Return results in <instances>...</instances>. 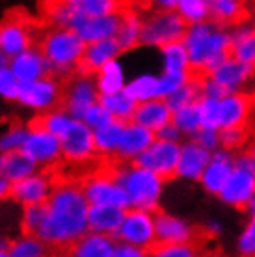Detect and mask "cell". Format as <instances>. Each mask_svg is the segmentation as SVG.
Returning a JSON list of instances; mask_svg holds the SVG:
<instances>
[{
    "instance_id": "cell-57",
    "label": "cell",
    "mask_w": 255,
    "mask_h": 257,
    "mask_svg": "<svg viewBox=\"0 0 255 257\" xmlns=\"http://www.w3.org/2000/svg\"><path fill=\"white\" fill-rule=\"evenodd\" d=\"M246 151H249V155H251V157L255 159V136L251 138V142H249V146L246 148Z\"/></svg>"
},
{
    "instance_id": "cell-23",
    "label": "cell",
    "mask_w": 255,
    "mask_h": 257,
    "mask_svg": "<svg viewBox=\"0 0 255 257\" xmlns=\"http://www.w3.org/2000/svg\"><path fill=\"white\" fill-rule=\"evenodd\" d=\"M119 25H121V12L104 15V17H95V19H86L75 32L88 45V43L104 41V39H115L119 32Z\"/></svg>"
},
{
    "instance_id": "cell-50",
    "label": "cell",
    "mask_w": 255,
    "mask_h": 257,
    "mask_svg": "<svg viewBox=\"0 0 255 257\" xmlns=\"http://www.w3.org/2000/svg\"><path fill=\"white\" fill-rule=\"evenodd\" d=\"M235 170H240V172H248V174L255 175V159L249 155V151H240V153H235Z\"/></svg>"
},
{
    "instance_id": "cell-41",
    "label": "cell",
    "mask_w": 255,
    "mask_h": 257,
    "mask_svg": "<svg viewBox=\"0 0 255 257\" xmlns=\"http://www.w3.org/2000/svg\"><path fill=\"white\" fill-rule=\"evenodd\" d=\"M151 257H207L199 244H157L149 250Z\"/></svg>"
},
{
    "instance_id": "cell-42",
    "label": "cell",
    "mask_w": 255,
    "mask_h": 257,
    "mask_svg": "<svg viewBox=\"0 0 255 257\" xmlns=\"http://www.w3.org/2000/svg\"><path fill=\"white\" fill-rule=\"evenodd\" d=\"M172 123L181 131V135L190 136V140L199 133L201 128V123H199V114H198V104L194 106H188V108H183L173 114Z\"/></svg>"
},
{
    "instance_id": "cell-55",
    "label": "cell",
    "mask_w": 255,
    "mask_h": 257,
    "mask_svg": "<svg viewBox=\"0 0 255 257\" xmlns=\"http://www.w3.org/2000/svg\"><path fill=\"white\" fill-rule=\"evenodd\" d=\"M10 244H12V238L4 235V233H0V251H8L10 250Z\"/></svg>"
},
{
    "instance_id": "cell-26",
    "label": "cell",
    "mask_w": 255,
    "mask_h": 257,
    "mask_svg": "<svg viewBox=\"0 0 255 257\" xmlns=\"http://www.w3.org/2000/svg\"><path fill=\"white\" fill-rule=\"evenodd\" d=\"M211 17L218 28H235L251 19L248 4L236 0H214L211 2Z\"/></svg>"
},
{
    "instance_id": "cell-19",
    "label": "cell",
    "mask_w": 255,
    "mask_h": 257,
    "mask_svg": "<svg viewBox=\"0 0 255 257\" xmlns=\"http://www.w3.org/2000/svg\"><path fill=\"white\" fill-rule=\"evenodd\" d=\"M255 196V175L240 170H233L227 185L223 187L218 198L222 199L225 205L235 207V209H248L249 201Z\"/></svg>"
},
{
    "instance_id": "cell-29",
    "label": "cell",
    "mask_w": 255,
    "mask_h": 257,
    "mask_svg": "<svg viewBox=\"0 0 255 257\" xmlns=\"http://www.w3.org/2000/svg\"><path fill=\"white\" fill-rule=\"evenodd\" d=\"M173 112L170 110L168 103L164 99H155V101H147V103H140L134 110L133 121L142 125V127L149 128V131H160L162 127H166L168 123H172Z\"/></svg>"
},
{
    "instance_id": "cell-36",
    "label": "cell",
    "mask_w": 255,
    "mask_h": 257,
    "mask_svg": "<svg viewBox=\"0 0 255 257\" xmlns=\"http://www.w3.org/2000/svg\"><path fill=\"white\" fill-rule=\"evenodd\" d=\"M160 54H162L164 73H190V60L183 41L160 49Z\"/></svg>"
},
{
    "instance_id": "cell-6",
    "label": "cell",
    "mask_w": 255,
    "mask_h": 257,
    "mask_svg": "<svg viewBox=\"0 0 255 257\" xmlns=\"http://www.w3.org/2000/svg\"><path fill=\"white\" fill-rule=\"evenodd\" d=\"M62 99H64V82L56 77H47L36 82L21 84L17 103L36 112L38 116H43L47 112L60 108Z\"/></svg>"
},
{
    "instance_id": "cell-25",
    "label": "cell",
    "mask_w": 255,
    "mask_h": 257,
    "mask_svg": "<svg viewBox=\"0 0 255 257\" xmlns=\"http://www.w3.org/2000/svg\"><path fill=\"white\" fill-rule=\"evenodd\" d=\"M45 21L51 28H67L77 30L82 25L84 17L78 12L77 0H58V2H47L43 10Z\"/></svg>"
},
{
    "instance_id": "cell-51",
    "label": "cell",
    "mask_w": 255,
    "mask_h": 257,
    "mask_svg": "<svg viewBox=\"0 0 255 257\" xmlns=\"http://www.w3.org/2000/svg\"><path fill=\"white\" fill-rule=\"evenodd\" d=\"M155 136H157V140H162V142H173V144H179V140H181V131H179L173 123H168L166 127H162L160 131H157L155 133Z\"/></svg>"
},
{
    "instance_id": "cell-31",
    "label": "cell",
    "mask_w": 255,
    "mask_h": 257,
    "mask_svg": "<svg viewBox=\"0 0 255 257\" xmlns=\"http://www.w3.org/2000/svg\"><path fill=\"white\" fill-rule=\"evenodd\" d=\"M123 128H125V123L123 121H112L106 127L93 131L95 149L101 159H112V161H115L117 148H119V142H121L123 136Z\"/></svg>"
},
{
    "instance_id": "cell-27",
    "label": "cell",
    "mask_w": 255,
    "mask_h": 257,
    "mask_svg": "<svg viewBox=\"0 0 255 257\" xmlns=\"http://www.w3.org/2000/svg\"><path fill=\"white\" fill-rule=\"evenodd\" d=\"M123 220H125V211L123 209L110 205H89L88 227L91 233L108 235V237L115 238Z\"/></svg>"
},
{
    "instance_id": "cell-54",
    "label": "cell",
    "mask_w": 255,
    "mask_h": 257,
    "mask_svg": "<svg viewBox=\"0 0 255 257\" xmlns=\"http://www.w3.org/2000/svg\"><path fill=\"white\" fill-rule=\"evenodd\" d=\"M10 194H12V183H8L6 179L0 177V205H2V201H6L10 198Z\"/></svg>"
},
{
    "instance_id": "cell-43",
    "label": "cell",
    "mask_w": 255,
    "mask_h": 257,
    "mask_svg": "<svg viewBox=\"0 0 255 257\" xmlns=\"http://www.w3.org/2000/svg\"><path fill=\"white\" fill-rule=\"evenodd\" d=\"M45 214H47V203L45 205H28L21 209L19 227L21 233L38 235L39 227L43 225Z\"/></svg>"
},
{
    "instance_id": "cell-7",
    "label": "cell",
    "mask_w": 255,
    "mask_h": 257,
    "mask_svg": "<svg viewBox=\"0 0 255 257\" xmlns=\"http://www.w3.org/2000/svg\"><path fill=\"white\" fill-rule=\"evenodd\" d=\"M30 131L23 146V153L39 168V170H51L64 162L62 157V144L56 136L51 135L47 128L38 123L30 121Z\"/></svg>"
},
{
    "instance_id": "cell-28",
    "label": "cell",
    "mask_w": 255,
    "mask_h": 257,
    "mask_svg": "<svg viewBox=\"0 0 255 257\" xmlns=\"http://www.w3.org/2000/svg\"><path fill=\"white\" fill-rule=\"evenodd\" d=\"M209 77L214 78L218 84H222L223 88H227L231 93H238V88L248 82L249 78L255 77V67L242 64V62H238L231 56L218 69L212 71Z\"/></svg>"
},
{
    "instance_id": "cell-44",
    "label": "cell",
    "mask_w": 255,
    "mask_h": 257,
    "mask_svg": "<svg viewBox=\"0 0 255 257\" xmlns=\"http://www.w3.org/2000/svg\"><path fill=\"white\" fill-rule=\"evenodd\" d=\"M198 114L201 128L207 131H218L220 128V101L214 99H205L201 97L198 101Z\"/></svg>"
},
{
    "instance_id": "cell-58",
    "label": "cell",
    "mask_w": 255,
    "mask_h": 257,
    "mask_svg": "<svg viewBox=\"0 0 255 257\" xmlns=\"http://www.w3.org/2000/svg\"><path fill=\"white\" fill-rule=\"evenodd\" d=\"M249 211H251V214H255V196H253V199L249 201V207H248Z\"/></svg>"
},
{
    "instance_id": "cell-48",
    "label": "cell",
    "mask_w": 255,
    "mask_h": 257,
    "mask_svg": "<svg viewBox=\"0 0 255 257\" xmlns=\"http://www.w3.org/2000/svg\"><path fill=\"white\" fill-rule=\"evenodd\" d=\"M192 142H196L199 144L201 148H205L207 151H216L218 146H220V131H207V128H199V133L194 138Z\"/></svg>"
},
{
    "instance_id": "cell-15",
    "label": "cell",
    "mask_w": 255,
    "mask_h": 257,
    "mask_svg": "<svg viewBox=\"0 0 255 257\" xmlns=\"http://www.w3.org/2000/svg\"><path fill=\"white\" fill-rule=\"evenodd\" d=\"M220 131L222 128H248L255 114L253 93H233L220 101Z\"/></svg>"
},
{
    "instance_id": "cell-11",
    "label": "cell",
    "mask_w": 255,
    "mask_h": 257,
    "mask_svg": "<svg viewBox=\"0 0 255 257\" xmlns=\"http://www.w3.org/2000/svg\"><path fill=\"white\" fill-rule=\"evenodd\" d=\"M155 231L159 244H199L203 246L207 235L203 229L190 225L186 220L173 216L170 212H155Z\"/></svg>"
},
{
    "instance_id": "cell-17",
    "label": "cell",
    "mask_w": 255,
    "mask_h": 257,
    "mask_svg": "<svg viewBox=\"0 0 255 257\" xmlns=\"http://www.w3.org/2000/svg\"><path fill=\"white\" fill-rule=\"evenodd\" d=\"M155 140H157V136H155L153 131L142 127L134 121L125 123L121 142H119L117 155H115V162L133 164Z\"/></svg>"
},
{
    "instance_id": "cell-1",
    "label": "cell",
    "mask_w": 255,
    "mask_h": 257,
    "mask_svg": "<svg viewBox=\"0 0 255 257\" xmlns=\"http://www.w3.org/2000/svg\"><path fill=\"white\" fill-rule=\"evenodd\" d=\"M89 203L78 181L58 179L52 196L47 201V214L38 237L52 250H67L89 231Z\"/></svg>"
},
{
    "instance_id": "cell-2",
    "label": "cell",
    "mask_w": 255,
    "mask_h": 257,
    "mask_svg": "<svg viewBox=\"0 0 255 257\" xmlns=\"http://www.w3.org/2000/svg\"><path fill=\"white\" fill-rule=\"evenodd\" d=\"M38 45L45 54L47 62L51 64L52 77L65 82L77 73H80L86 43L75 30L49 28L41 34Z\"/></svg>"
},
{
    "instance_id": "cell-24",
    "label": "cell",
    "mask_w": 255,
    "mask_h": 257,
    "mask_svg": "<svg viewBox=\"0 0 255 257\" xmlns=\"http://www.w3.org/2000/svg\"><path fill=\"white\" fill-rule=\"evenodd\" d=\"M121 52V47L115 39H104V41H97V43H88L86 51H84L80 71L88 73V75H97V71H101L110 62H115Z\"/></svg>"
},
{
    "instance_id": "cell-53",
    "label": "cell",
    "mask_w": 255,
    "mask_h": 257,
    "mask_svg": "<svg viewBox=\"0 0 255 257\" xmlns=\"http://www.w3.org/2000/svg\"><path fill=\"white\" fill-rule=\"evenodd\" d=\"M15 78H13L12 71H10V67H0V90H4L8 84H12Z\"/></svg>"
},
{
    "instance_id": "cell-10",
    "label": "cell",
    "mask_w": 255,
    "mask_h": 257,
    "mask_svg": "<svg viewBox=\"0 0 255 257\" xmlns=\"http://www.w3.org/2000/svg\"><path fill=\"white\" fill-rule=\"evenodd\" d=\"M115 240L131 246H138L144 250H151L157 244L155 212L140 211V209L125 211V220L115 235Z\"/></svg>"
},
{
    "instance_id": "cell-56",
    "label": "cell",
    "mask_w": 255,
    "mask_h": 257,
    "mask_svg": "<svg viewBox=\"0 0 255 257\" xmlns=\"http://www.w3.org/2000/svg\"><path fill=\"white\" fill-rule=\"evenodd\" d=\"M8 64H10V58H8L4 52L0 51V67H6Z\"/></svg>"
},
{
    "instance_id": "cell-22",
    "label": "cell",
    "mask_w": 255,
    "mask_h": 257,
    "mask_svg": "<svg viewBox=\"0 0 255 257\" xmlns=\"http://www.w3.org/2000/svg\"><path fill=\"white\" fill-rule=\"evenodd\" d=\"M117 240L108 235L88 231L64 251V257H112Z\"/></svg>"
},
{
    "instance_id": "cell-34",
    "label": "cell",
    "mask_w": 255,
    "mask_h": 257,
    "mask_svg": "<svg viewBox=\"0 0 255 257\" xmlns=\"http://www.w3.org/2000/svg\"><path fill=\"white\" fill-rule=\"evenodd\" d=\"M123 91H125L136 104L160 99L159 77H155V75H140V77L129 80Z\"/></svg>"
},
{
    "instance_id": "cell-46",
    "label": "cell",
    "mask_w": 255,
    "mask_h": 257,
    "mask_svg": "<svg viewBox=\"0 0 255 257\" xmlns=\"http://www.w3.org/2000/svg\"><path fill=\"white\" fill-rule=\"evenodd\" d=\"M82 121L86 123L91 131H99V128L106 127V125H110V123L115 121V119L112 117V114H110L108 110L104 108L102 104L97 103V104H93L86 114H84Z\"/></svg>"
},
{
    "instance_id": "cell-38",
    "label": "cell",
    "mask_w": 255,
    "mask_h": 257,
    "mask_svg": "<svg viewBox=\"0 0 255 257\" xmlns=\"http://www.w3.org/2000/svg\"><path fill=\"white\" fill-rule=\"evenodd\" d=\"M177 13L185 19L188 26L207 23V17H211V2H207V0H179Z\"/></svg>"
},
{
    "instance_id": "cell-5",
    "label": "cell",
    "mask_w": 255,
    "mask_h": 257,
    "mask_svg": "<svg viewBox=\"0 0 255 257\" xmlns=\"http://www.w3.org/2000/svg\"><path fill=\"white\" fill-rule=\"evenodd\" d=\"M78 183H80V188H82L89 205H110L123 209V211L131 209L127 192L114 179V175L110 172V164L88 174Z\"/></svg>"
},
{
    "instance_id": "cell-47",
    "label": "cell",
    "mask_w": 255,
    "mask_h": 257,
    "mask_svg": "<svg viewBox=\"0 0 255 257\" xmlns=\"http://www.w3.org/2000/svg\"><path fill=\"white\" fill-rule=\"evenodd\" d=\"M236 248L240 257H255V214L244 227L242 235L236 242Z\"/></svg>"
},
{
    "instance_id": "cell-13",
    "label": "cell",
    "mask_w": 255,
    "mask_h": 257,
    "mask_svg": "<svg viewBox=\"0 0 255 257\" xmlns=\"http://www.w3.org/2000/svg\"><path fill=\"white\" fill-rule=\"evenodd\" d=\"M58 177L51 170H39L26 179L13 183L10 199H13L17 205H45L52 196V190L56 187Z\"/></svg>"
},
{
    "instance_id": "cell-14",
    "label": "cell",
    "mask_w": 255,
    "mask_h": 257,
    "mask_svg": "<svg viewBox=\"0 0 255 257\" xmlns=\"http://www.w3.org/2000/svg\"><path fill=\"white\" fill-rule=\"evenodd\" d=\"M34 47V28L21 15L0 21V51L12 60Z\"/></svg>"
},
{
    "instance_id": "cell-35",
    "label": "cell",
    "mask_w": 255,
    "mask_h": 257,
    "mask_svg": "<svg viewBox=\"0 0 255 257\" xmlns=\"http://www.w3.org/2000/svg\"><path fill=\"white\" fill-rule=\"evenodd\" d=\"M99 104H102L104 108L108 110L115 121H123V123L133 121L134 110L138 106L125 91L114 93V95H101L99 97Z\"/></svg>"
},
{
    "instance_id": "cell-12",
    "label": "cell",
    "mask_w": 255,
    "mask_h": 257,
    "mask_svg": "<svg viewBox=\"0 0 255 257\" xmlns=\"http://www.w3.org/2000/svg\"><path fill=\"white\" fill-rule=\"evenodd\" d=\"M60 144H62L64 162H67V164L82 166V164H88V162L99 157L95 149L93 131L84 121H78V119H75L69 131L60 138Z\"/></svg>"
},
{
    "instance_id": "cell-9",
    "label": "cell",
    "mask_w": 255,
    "mask_h": 257,
    "mask_svg": "<svg viewBox=\"0 0 255 257\" xmlns=\"http://www.w3.org/2000/svg\"><path fill=\"white\" fill-rule=\"evenodd\" d=\"M179 159H181V144L155 140L133 164L153 172L162 181H170L177 177Z\"/></svg>"
},
{
    "instance_id": "cell-39",
    "label": "cell",
    "mask_w": 255,
    "mask_h": 257,
    "mask_svg": "<svg viewBox=\"0 0 255 257\" xmlns=\"http://www.w3.org/2000/svg\"><path fill=\"white\" fill-rule=\"evenodd\" d=\"M30 125L25 123H15L10 128H6L0 135V153H13V151H21L26 142Z\"/></svg>"
},
{
    "instance_id": "cell-20",
    "label": "cell",
    "mask_w": 255,
    "mask_h": 257,
    "mask_svg": "<svg viewBox=\"0 0 255 257\" xmlns=\"http://www.w3.org/2000/svg\"><path fill=\"white\" fill-rule=\"evenodd\" d=\"M144 15L146 10H140L138 4H127L121 10V25L115 41L119 43L123 52L133 51L142 45V30H144Z\"/></svg>"
},
{
    "instance_id": "cell-3",
    "label": "cell",
    "mask_w": 255,
    "mask_h": 257,
    "mask_svg": "<svg viewBox=\"0 0 255 257\" xmlns=\"http://www.w3.org/2000/svg\"><path fill=\"white\" fill-rule=\"evenodd\" d=\"M110 172L127 192L131 209L147 212L160 211V196L166 181L136 164H121L115 161L110 162Z\"/></svg>"
},
{
    "instance_id": "cell-16",
    "label": "cell",
    "mask_w": 255,
    "mask_h": 257,
    "mask_svg": "<svg viewBox=\"0 0 255 257\" xmlns=\"http://www.w3.org/2000/svg\"><path fill=\"white\" fill-rule=\"evenodd\" d=\"M8 67L12 71L13 78L21 84L36 82V80H41V78L52 77L51 64L47 62L45 54L41 52V49H39V45L30 47V49L25 51L23 54L12 58L10 64H8Z\"/></svg>"
},
{
    "instance_id": "cell-8",
    "label": "cell",
    "mask_w": 255,
    "mask_h": 257,
    "mask_svg": "<svg viewBox=\"0 0 255 257\" xmlns=\"http://www.w3.org/2000/svg\"><path fill=\"white\" fill-rule=\"evenodd\" d=\"M99 88H97L95 77L88 73H77L75 77L64 82V99H62V108L75 117L78 121H82L84 114L88 112L93 104L99 103Z\"/></svg>"
},
{
    "instance_id": "cell-21",
    "label": "cell",
    "mask_w": 255,
    "mask_h": 257,
    "mask_svg": "<svg viewBox=\"0 0 255 257\" xmlns=\"http://www.w3.org/2000/svg\"><path fill=\"white\" fill-rule=\"evenodd\" d=\"M211 151H207L196 142H185L181 146V159L177 166V177L188 181H199L211 162Z\"/></svg>"
},
{
    "instance_id": "cell-49",
    "label": "cell",
    "mask_w": 255,
    "mask_h": 257,
    "mask_svg": "<svg viewBox=\"0 0 255 257\" xmlns=\"http://www.w3.org/2000/svg\"><path fill=\"white\" fill-rule=\"evenodd\" d=\"M112 257H151V255H149V250H144V248H138V246L125 244V242H117Z\"/></svg>"
},
{
    "instance_id": "cell-59",
    "label": "cell",
    "mask_w": 255,
    "mask_h": 257,
    "mask_svg": "<svg viewBox=\"0 0 255 257\" xmlns=\"http://www.w3.org/2000/svg\"><path fill=\"white\" fill-rule=\"evenodd\" d=\"M0 257H12V255H10V251H0Z\"/></svg>"
},
{
    "instance_id": "cell-32",
    "label": "cell",
    "mask_w": 255,
    "mask_h": 257,
    "mask_svg": "<svg viewBox=\"0 0 255 257\" xmlns=\"http://www.w3.org/2000/svg\"><path fill=\"white\" fill-rule=\"evenodd\" d=\"M8 251L12 257H52L51 246L38 235H28V233L15 235Z\"/></svg>"
},
{
    "instance_id": "cell-37",
    "label": "cell",
    "mask_w": 255,
    "mask_h": 257,
    "mask_svg": "<svg viewBox=\"0 0 255 257\" xmlns=\"http://www.w3.org/2000/svg\"><path fill=\"white\" fill-rule=\"evenodd\" d=\"M32 121L41 125L43 128H47L51 135H54L58 140H60V138L69 131L71 125L75 123V117H71L69 114L60 106V108L52 110V112H47V114H43V116L34 117Z\"/></svg>"
},
{
    "instance_id": "cell-18",
    "label": "cell",
    "mask_w": 255,
    "mask_h": 257,
    "mask_svg": "<svg viewBox=\"0 0 255 257\" xmlns=\"http://www.w3.org/2000/svg\"><path fill=\"white\" fill-rule=\"evenodd\" d=\"M233 170H235V153H229L225 149L218 148L216 151H212L211 162H209V166L199 181L209 194L220 196L223 187L227 185Z\"/></svg>"
},
{
    "instance_id": "cell-4",
    "label": "cell",
    "mask_w": 255,
    "mask_h": 257,
    "mask_svg": "<svg viewBox=\"0 0 255 257\" xmlns=\"http://www.w3.org/2000/svg\"><path fill=\"white\" fill-rule=\"evenodd\" d=\"M149 8L151 10H146V15H144L142 45L164 49L172 43H181L188 30L185 19L177 12L155 10L151 4Z\"/></svg>"
},
{
    "instance_id": "cell-40",
    "label": "cell",
    "mask_w": 255,
    "mask_h": 257,
    "mask_svg": "<svg viewBox=\"0 0 255 257\" xmlns=\"http://www.w3.org/2000/svg\"><path fill=\"white\" fill-rule=\"evenodd\" d=\"M251 133L249 128H222L220 131V146L229 153H240L249 146Z\"/></svg>"
},
{
    "instance_id": "cell-33",
    "label": "cell",
    "mask_w": 255,
    "mask_h": 257,
    "mask_svg": "<svg viewBox=\"0 0 255 257\" xmlns=\"http://www.w3.org/2000/svg\"><path fill=\"white\" fill-rule=\"evenodd\" d=\"M95 82L97 88H99V93L101 95H114V93H121L127 86V80H125V69L123 65L119 64V60L115 62H110L108 65H104L101 71H97Z\"/></svg>"
},
{
    "instance_id": "cell-45",
    "label": "cell",
    "mask_w": 255,
    "mask_h": 257,
    "mask_svg": "<svg viewBox=\"0 0 255 257\" xmlns=\"http://www.w3.org/2000/svg\"><path fill=\"white\" fill-rule=\"evenodd\" d=\"M190 78V73H162L159 77L160 84V99H168V97L181 90Z\"/></svg>"
},
{
    "instance_id": "cell-30",
    "label": "cell",
    "mask_w": 255,
    "mask_h": 257,
    "mask_svg": "<svg viewBox=\"0 0 255 257\" xmlns=\"http://www.w3.org/2000/svg\"><path fill=\"white\" fill-rule=\"evenodd\" d=\"M39 172V168L34 164L23 151L13 153H0V177L8 183H19Z\"/></svg>"
},
{
    "instance_id": "cell-52",
    "label": "cell",
    "mask_w": 255,
    "mask_h": 257,
    "mask_svg": "<svg viewBox=\"0 0 255 257\" xmlns=\"http://www.w3.org/2000/svg\"><path fill=\"white\" fill-rule=\"evenodd\" d=\"M19 90H21V84L17 80H13L12 84H8L4 90H0V97L6 99V101H17L19 99Z\"/></svg>"
}]
</instances>
